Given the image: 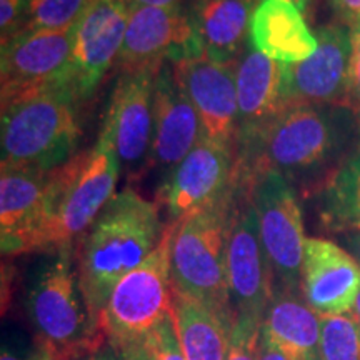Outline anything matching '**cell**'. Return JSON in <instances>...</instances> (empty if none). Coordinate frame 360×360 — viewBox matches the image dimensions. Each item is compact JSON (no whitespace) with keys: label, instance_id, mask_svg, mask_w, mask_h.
<instances>
[{"label":"cell","instance_id":"obj_1","mask_svg":"<svg viewBox=\"0 0 360 360\" xmlns=\"http://www.w3.org/2000/svg\"><path fill=\"white\" fill-rule=\"evenodd\" d=\"M359 142L360 114L349 103L290 107L236 148L232 180L249 187L257 175L277 172L295 191L317 195Z\"/></svg>","mask_w":360,"mask_h":360},{"label":"cell","instance_id":"obj_2","mask_svg":"<svg viewBox=\"0 0 360 360\" xmlns=\"http://www.w3.org/2000/svg\"><path fill=\"white\" fill-rule=\"evenodd\" d=\"M164 231L159 204L124 188L75 242L80 289L98 323L117 283L150 255Z\"/></svg>","mask_w":360,"mask_h":360},{"label":"cell","instance_id":"obj_3","mask_svg":"<svg viewBox=\"0 0 360 360\" xmlns=\"http://www.w3.org/2000/svg\"><path fill=\"white\" fill-rule=\"evenodd\" d=\"M120 172L110 130L102 124L96 146L52 170L45 215L29 254L74 245L115 195Z\"/></svg>","mask_w":360,"mask_h":360},{"label":"cell","instance_id":"obj_4","mask_svg":"<svg viewBox=\"0 0 360 360\" xmlns=\"http://www.w3.org/2000/svg\"><path fill=\"white\" fill-rule=\"evenodd\" d=\"M27 312L37 344L60 360L92 357L107 344L80 289L74 245L49 252L35 269L27 292Z\"/></svg>","mask_w":360,"mask_h":360},{"label":"cell","instance_id":"obj_5","mask_svg":"<svg viewBox=\"0 0 360 360\" xmlns=\"http://www.w3.org/2000/svg\"><path fill=\"white\" fill-rule=\"evenodd\" d=\"M232 188L214 204L177 220L170 277L174 290L191 297L229 323L236 322L227 278V238L233 205Z\"/></svg>","mask_w":360,"mask_h":360},{"label":"cell","instance_id":"obj_6","mask_svg":"<svg viewBox=\"0 0 360 360\" xmlns=\"http://www.w3.org/2000/svg\"><path fill=\"white\" fill-rule=\"evenodd\" d=\"M70 89L47 90L2 107V165L52 170L75 154L80 139L77 103Z\"/></svg>","mask_w":360,"mask_h":360},{"label":"cell","instance_id":"obj_7","mask_svg":"<svg viewBox=\"0 0 360 360\" xmlns=\"http://www.w3.org/2000/svg\"><path fill=\"white\" fill-rule=\"evenodd\" d=\"M177 224L174 220L165 225L159 245L112 290L101 314V328L114 347L143 340L152 328L172 314L170 252Z\"/></svg>","mask_w":360,"mask_h":360},{"label":"cell","instance_id":"obj_8","mask_svg":"<svg viewBox=\"0 0 360 360\" xmlns=\"http://www.w3.org/2000/svg\"><path fill=\"white\" fill-rule=\"evenodd\" d=\"M259 233L272 269L274 285L302 294L305 233L295 188L277 172H264L250 182Z\"/></svg>","mask_w":360,"mask_h":360},{"label":"cell","instance_id":"obj_9","mask_svg":"<svg viewBox=\"0 0 360 360\" xmlns=\"http://www.w3.org/2000/svg\"><path fill=\"white\" fill-rule=\"evenodd\" d=\"M74 29L22 30L2 44V107L47 90H74ZM79 97V96H77Z\"/></svg>","mask_w":360,"mask_h":360},{"label":"cell","instance_id":"obj_10","mask_svg":"<svg viewBox=\"0 0 360 360\" xmlns=\"http://www.w3.org/2000/svg\"><path fill=\"white\" fill-rule=\"evenodd\" d=\"M233 182V180H232ZM227 238V278L236 319L262 326L274 292V276L260 240L250 188L233 184Z\"/></svg>","mask_w":360,"mask_h":360},{"label":"cell","instance_id":"obj_11","mask_svg":"<svg viewBox=\"0 0 360 360\" xmlns=\"http://www.w3.org/2000/svg\"><path fill=\"white\" fill-rule=\"evenodd\" d=\"M317 51L299 64H281L282 109L297 105L349 103L352 32L344 24L315 32Z\"/></svg>","mask_w":360,"mask_h":360},{"label":"cell","instance_id":"obj_12","mask_svg":"<svg viewBox=\"0 0 360 360\" xmlns=\"http://www.w3.org/2000/svg\"><path fill=\"white\" fill-rule=\"evenodd\" d=\"M205 56L193 32L188 8L134 7L125 32L119 65L120 74L146 69L159 70L165 62Z\"/></svg>","mask_w":360,"mask_h":360},{"label":"cell","instance_id":"obj_13","mask_svg":"<svg viewBox=\"0 0 360 360\" xmlns=\"http://www.w3.org/2000/svg\"><path fill=\"white\" fill-rule=\"evenodd\" d=\"M159 70L120 74L103 117L102 124L110 130L120 170L130 180L142 177L150 169L154 92Z\"/></svg>","mask_w":360,"mask_h":360},{"label":"cell","instance_id":"obj_14","mask_svg":"<svg viewBox=\"0 0 360 360\" xmlns=\"http://www.w3.org/2000/svg\"><path fill=\"white\" fill-rule=\"evenodd\" d=\"M130 0H92L74 29V89L80 101L96 92L119 60L132 12Z\"/></svg>","mask_w":360,"mask_h":360},{"label":"cell","instance_id":"obj_15","mask_svg":"<svg viewBox=\"0 0 360 360\" xmlns=\"http://www.w3.org/2000/svg\"><path fill=\"white\" fill-rule=\"evenodd\" d=\"M175 77L195 107L202 124V137L236 152L237 87L236 67L202 56L172 62Z\"/></svg>","mask_w":360,"mask_h":360},{"label":"cell","instance_id":"obj_16","mask_svg":"<svg viewBox=\"0 0 360 360\" xmlns=\"http://www.w3.org/2000/svg\"><path fill=\"white\" fill-rule=\"evenodd\" d=\"M202 124L195 107L175 77L172 62L160 67L154 92V135L150 169L159 175V191L177 165L200 142Z\"/></svg>","mask_w":360,"mask_h":360},{"label":"cell","instance_id":"obj_17","mask_svg":"<svg viewBox=\"0 0 360 360\" xmlns=\"http://www.w3.org/2000/svg\"><path fill=\"white\" fill-rule=\"evenodd\" d=\"M236 152L202 137L159 191L170 222L214 204L232 188Z\"/></svg>","mask_w":360,"mask_h":360},{"label":"cell","instance_id":"obj_18","mask_svg":"<svg viewBox=\"0 0 360 360\" xmlns=\"http://www.w3.org/2000/svg\"><path fill=\"white\" fill-rule=\"evenodd\" d=\"M360 292V265L335 242L305 240L302 295L315 312L340 315L352 310Z\"/></svg>","mask_w":360,"mask_h":360},{"label":"cell","instance_id":"obj_19","mask_svg":"<svg viewBox=\"0 0 360 360\" xmlns=\"http://www.w3.org/2000/svg\"><path fill=\"white\" fill-rule=\"evenodd\" d=\"M52 170L2 165L0 238L6 255L29 254L30 242L45 215L52 186Z\"/></svg>","mask_w":360,"mask_h":360},{"label":"cell","instance_id":"obj_20","mask_svg":"<svg viewBox=\"0 0 360 360\" xmlns=\"http://www.w3.org/2000/svg\"><path fill=\"white\" fill-rule=\"evenodd\" d=\"M237 87V146L252 141L281 114V64L250 42L233 62Z\"/></svg>","mask_w":360,"mask_h":360},{"label":"cell","instance_id":"obj_21","mask_svg":"<svg viewBox=\"0 0 360 360\" xmlns=\"http://www.w3.org/2000/svg\"><path fill=\"white\" fill-rule=\"evenodd\" d=\"M249 42L278 64H299L317 51V37L302 12L287 0H259Z\"/></svg>","mask_w":360,"mask_h":360},{"label":"cell","instance_id":"obj_22","mask_svg":"<svg viewBox=\"0 0 360 360\" xmlns=\"http://www.w3.org/2000/svg\"><path fill=\"white\" fill-rule=\"evenodd\" d=\"M262 328L290 360H322L321 314L300 292L274 285Z\"/></svg>","mask_w":360,"mask_h":360},{"label":"cell","instance_id":"obj_23","mask_svg":"<svg viewBox=\"0 0 360 360\" xmlns=\"http://www.w3.org/2000/svg\"><path fill=\"white\" fill-rule=\"evenodd\" d=\"M259 0H193L188 13L205 57L233 64L244 51Z\"/></svg>","mask_w":360,"mask_h":360},{"label":"cell","instance_id":"obj_24","mask_svg":"<svg viewBox=\"0 0 360 360\" xmlns=\"http://www.w3.org/2000/svg\"><path fill=\"white\" fill-rule=\"evenodd\" d=\"M172 312L186 360L227 359L232 323L177 290H174Z\"/></svg>","mask_w":360,"mask_h":360},{"label":"cell","instance_id":"obj_25","mask_svg":"<svg viewBox=\"0 0 360 360\" xmlns=\"http://www.w3.org/2000/svg\"><path fill=\"white\" fill-rule=\"evenodd\" d=\"M317 199L319 217L327 231L344 233L360 229V142Z\"/></svg>","mask_w":360,"mask_h":360},{"label":"cell","instance_id":"obj_26","mask_svg":"<svg viewBox=\"0 0 360 360\" xmlns=\"http://www.w3.org/2000/svg\"><path fill=\"white\" fill-rule=\"evenodd\" d=\"M322 360H360V323L352 312L321 315Z\"/></svg>","mask_w":360,"mask_h":360},{"label":"cell","instance_id":"obj_27","mask_svg":"<svg viewBox=\"0 0 360 360\" xmlns=\"http://www.w3.org/2000/svg\"><path fill=\"white\" fill-rule=\"evenodd\" d=\"M92 0H29L24 30L72 29Z\"/></svg>","mask_w":360,"mask_h":360},{"label":"cell","instance_id":"obj_28","mask_svg":"<svg viewBox=\"0 0 360 360\" xmlns=\"http://www.w3.org/2000/svg\"><path fill=\"white\" fill-rule=\"evenodd\" d=\"M143 340L154 360H186L175 328L174 312L169 314L155 328H152Z\"/></svg>","mask_w":360,"mask_h":360},{"label":"cell","instance_id":"obj_29","mask_svg":"<svg viewBox=\"0 0 360 360\" xmlns=\"http://www.w3.org/2000/svg\"><path fill=\"white\" fill-rule=\"evenodd\" d=\"M262 326L236 319L225 360H259V337Z\"/></svg>","mask_w":360,"mask_h":360},{"label":"cell","instance_id":"obj_30","mask_svg":"<svg viewBox=\"0 0 360 360\" xmlns=\"http://www.w3.org/2000/svg\"><path fill=\"white\" fill-rule=\"evenodd\" d=\"M29 13V0H0V35L2 44L24 30Z\"/></svg>","mask_w":360,"mask_h":360},{"label":"cell","instance_id":"obj_31","mask_svg":"<svg viewBox=\"0 0 360 360\" xmlns=\"http://www.w3.org/2000/svg\"><path fill=\"white\" fill-rule=\"evenodd\" d=\"M352 32V57H350L349 102L360 114V25L350 29Z\"/></svg>","mask_w":360,"mask_h":360},{"label":"cell","instance_id":"obj_32","mask_svg":"<svg viewBox=\"0 0 360 360\" xmlns=\"http://www.w3.org/2000/svg\"><path fill=\"white\" fill-rule=\"evenodd\" d=\"M332 11L349 29L360 25V0H330Z\"/></svg>","mask_w":360,"mask_h":360},{"label":"cell","instance_id":"obj_33","mask_svg":"<svg viewBox=\"0 0 360 360\" xmlns=\"http://www.w3.org/2000/svg\"><path fill=\"white\" fill-rule=\"evenodd\" d=\"M114 347V345H112ZM119 354V360H154L150 350H148L146 340H135L129 344H122L114 347Z\"/></svg>","mask_w":360,"mask_h":360},{"label":"cell","instance_id":"obj_34","mask_svg":"<svg viewBox=\"0 0 360 360\" xmlns=\"http://www.w3.org/2000/svg\"><path fill=\"white\" fill-rule=\"evenodd\" d=\"M259 360H290L270 340V337L265 334L264 328L260 330L259 337Z\"/></svg>","mask_w":360,"mask_h":360},{"label":"cell","instance_id":"obj_35","mask_svg":"<svg viewBox=\"0 0 360 360\" xmlns=\"http://www.w3.org/2000/svg\"><path fill=\"white\" fill-rule=\"evenodd\" d=\"M340 236L342 240H344L345 249L360 265V229H354V231L344 232Z\"/></svg>","mask_w":360,"mask_h":360},{"label":"cell","instance_id":"obj_36","mask_svg":"<svg viewBox=\"0 0 360 360\" xmlns=\"http://www.w3.org/2000/svg\"><path fill=\"white\" fill-rule=\"evenodd\" d=\"M0 360H27L25 355L22 354L20 347H13L12 344L4 342L2 345V354H0ZM32 360V357H30Z\"/></svg>","mask_w":360,"mask_h":360},{"label":"cell","instance_id":"obj_37","mask_svg":"<svg viewBox=\"0 0 360 360\" xmlns=\"http://www.w3.org/2000/svg\"><path fill=\"white\" fill-rule=\"evenodd\" d=\"M134 7H172L179 0H130Z\"/></svg>","mask_w":360,"mask_h":360},{"label":"cell","instance_id":"obj_38","mask_svg":"<svg viewBox=\"0 0 360 360\" xmlns=\"http://www.w3.org/2000/svg\"><path fill=\"white\" fill-rule=\"evenodd\" d=\"M92 360H119V354H117V350L107 342L96 355H92Z\"/></svg>","mask_w":360,"mask_h":360},{"label":"cell","instance_id":"obj_39","mask_svg":"<svg viewBox=\"0 0 360 360\" xmlns=\"http://www.w3.org/2000/svg\"><path fill=\"white\" fill-rule=\"evenodd\" d=\"M32 360H60V359H57L51 350L37 344V349H35V352L32 354Z\"/></svg>","mask_w":360,"mask_h":360},{"label":"cell","instance_id":"obj_40","mask_svg":"<svg viewBox=\"0 0 360 360\" xmlns=\"http://www.w3.org/2000/svg\"><path fill=\"white\" fill-rule=\"evenodd\" d=\"M287 2H290V4H294V6L299 8L300 12H305L309 8V6L310 4H312V0H287Z\"/></svg>","mask_w":360,"mask_h":360},{"label":"cell","instance_id":"obj_41","mask_svg":"<svg viewBox=\"0 0 360 360\" xmlns=\"http://www.w3.org/2000/svg\"><path fill=\"white\" fill-rule=\"evenodd\" d=\"M350 312L354 314V317L357 319V322L360 323V292H359L357 299H355V304H354V307H352V310H350Z\"/></svg>","mask_w":360,"mask_h":360},{"label":"cell","instance_id":"obj_42","mask_svg":"<svg viewBox=\"0 0 360 360\" xmlns=\"http://www.w3.org/2000/svg\"><path fill=\"white\" fill-rule=\"evenodd\" d=\"M80 360H92V357H87V359H80Z\"/></svg>","mask_w":360,"mask_h":360}]
</instances>
